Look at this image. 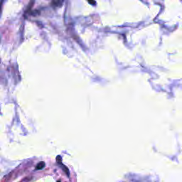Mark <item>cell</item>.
<instances>
[{"mask_svg":"<svg viewBox=\"0 0 182 182\" xmlns=\"http://www.w3.org/2000/svg\"><path fill=\"white\" fill-rule=\"evenodd\" d=\"M56 160L58 162V164H60V166H61L62 169H64V171L65 172V173L66 174V175H67L68 176H69V175H70L69 170H68V168L66 167H65V166L64 164H61V162H60V156H58V157L56 158Z\"/></svg>","mask_w":182,"mask_h":182,"instance_id":"1","label":"cell"},{"mask_svg":"<svg viewBox=\"0 0 182 182\" xmlns=\"http://www.w3.org/2000/svg\"><path fill=\"white\" fill-rule=\"evenodd\" d=\"M44 167H45V163H44L43 162H39V164L36 165V170L42 169H43Z\"/></svg>","mask_w":182,"mask_h":182,"instance_id":"2","label":"cell"},{"mask_svg":"<svg viewBox=\"0 0 182 182\" xmlns=\"http://www.w3.org/2000/svg\"><path fill=\"white\" fill-rule=\"evenodd\" d=\"M58 182H60V181H58Z\"/></svg>","mask_w":182,"mask_h":182,"instance_id":"3","label":"cell"}]
</instances>
